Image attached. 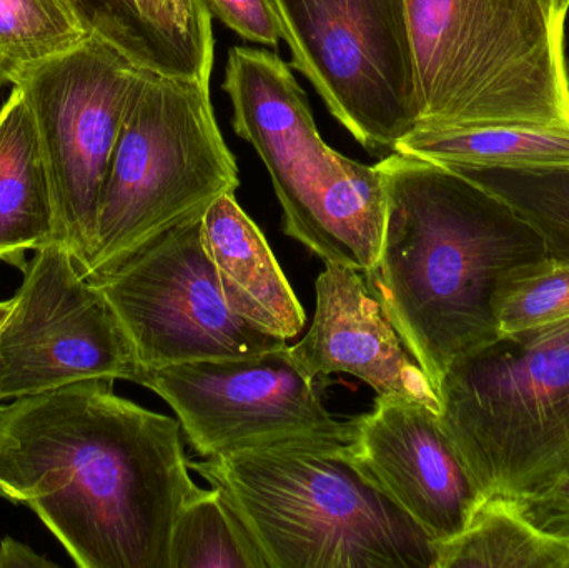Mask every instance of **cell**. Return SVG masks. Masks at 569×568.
<instances>
[{
  "label": "cell",
  "mask_w": 569,
  "mask_h": 568,
  "mask_svg": "<svg viewBox=\"0 0 569 568\" xmlns=\"http://www.w3.org/2000/svg\"><path fill=\"white\" fill-rule=\"evenodd\" d=\"M112 379L23 397L0 412V499L33 510L80 568H170L190 477L179 420Z\"/></svg>",
  "instance_id": "6da1fadb"
},
{
  "label": "cell",
  "mask_w": 569,
  "mask_h": 568,
  "mask_svg": "<svg viewBox=\"0 0 569 568\" xmlns=\"http://www.w3.org/2000/svg\"><path fill=\"white\" fill-rule=\"evenodd\" d=\"M385 227L365 282L430 379L500 336L510 283L550 262L537 230L463 173L391 150L380 162Z\"/></svg>",
  "instance_id": "7a4b0ae2"
},
{
  "label": "cell",
  "mask_w": 569,
  "mask_h": 568,
  "mask_svg": "<svg viewBox=\"0 0 569 568\" xmlns=\"http://www.w3.org/2000/svg\"><path fill=\"white\" fill-rule=\"evenodd\" d=\"M288 442L189 462L226 497L267 568H437L438 544L351 462Z\"/></svg>",
  "instance_id": "3957f363"
},
{
  "label": "cell",
  "mask_w": 569,
  "mask_h": 568,
  "mask_svg": "<svg viewBox=\"0 0 569 568\" xmlns=\"http://www.w3.org/2000/svg\"><path fill=\"white\" fill-rule=\"evenodd\" d=\"M561 0H407L425 129L569 126Z\"/></svg>",
  "instance_id": "277c9868"
},
{
  "label": "cell",
  "mask_w": 569,
  "mask_h": 568,
  "mask_svg": "<svg viewBox=\"0 0 569 568\" xmlns=\"http://www.w3.org/2000/svg\"><path fill=\"white\" fill-rule=\"evenodd\" d=\"M239 183L236 156L213 112L210 77L140 70L110 159L83 276H107L163 233L202 219Z\"/></svg>",
  "instance_id": "5b68a950"
},
{
  "label": "cell",
  "mask_w": 569,
  "mask_h": 568,
  "mask_svg": "<svg viewBox=\"0 0 569 568\" xmlns=\"http://www.w3.org/2000/svg\"><path fill=\"white\" fill-rule=\"evenodd\" d=\"M223 90L233 130L269 170L283 232L325 263L367 273L380 252L387 206L377 166L348 159L321 139L307 93L270 50L230 49Z\"/></svg>",
  "instance_id": "8992f818"
},
{
  "label": "cell",
  "mask_w": 569,
  "mask_h": 568,
  "mask_svg": "<svg viewBox=\"0 0 569 568\" xmlns=\"http://www.w3.org/2000/svg\"><path fill=\"white\" fill-rule=\"evenodd\" d=\"M437 396L441 426L487 497L537 496L569 472V319L471 350Z\"/></svg>",
  "instance_id": "52a82bcc"
},
{
  "label": "cell",
  "mask_w": 569,
  "mask_h": 568,
  "mask_svg": "<svg viewBox=\"0 0 569 568\" xmlns=\"http://www.w3.org/2000/svg\"><path fill=\"white\" fill-rule=\"evenodd\" d=\"M291 67L371 156L418 123L407 0H270Z\"/></svg>",
  "instance_id": "ba28073f"
},
{
  "label": "cell",
  "mask_w": 569,
  "mask_h": 568,
  "mask_svg": "<svg viewBox=\"0 0 569 568\" xmlns=\"http://www.w3.org/2000/svg\"><path fill=\"white\" fill-rule=\"evenodd\" d=\"M140 70L90 33L27 70L13 86L26 96L42 142L56 202V242L80 270L92 256L103 183Z\"/></svg>",
  "instance_id": "9c48e42d"
},
{
  "label": "cell",
  "mask_w": 569,
  "mask_h": 568,
  "mask_svg": "<svg viewBox=\"0 0 569 568\" xmlns=\"http://www.w3.org/2000/svg\"><path fill=\"white\" fill-rule=\"evenodd\" d=\"M90 280L116 310L142 372L288 346L230 309L203 242L202 219L163 233L112 272Z\"/></svg>",
  "instance_id": "30bf717a"
},
{
  "label": "cell",
  "mask_w": 569,
  "mask_h": 568,
  "mask_svg": "<svg viewBox=\"0 0 569 568\" xmlns=\"http://www.w3.org/2000/svg\"><path fill=\"white\" fill-rule=\"evenodd\" d=\"M323 382L295 362L288 346L147 370L137 380L172 407L203 459L273 444L350 442L351 420L328 412Z\"/></svg>",
  "instance_id": "8fae6325"
},
{
  "label": "cell",
  "mask_w": 569,
  "mask_h": 568,
  "mask_svg": "<svg viewBox=\"0 0 569 568\" xmlns=\"http://www.w3.org/2000/svg\"><path fill=\"white\" fill-rule=\"evenodd\" d=\"M136 349L102 290L53 242L33 252L0 323V400L92 379L140 377Z\"/></svg>",
  "instance_id": "7c38bea8"
},
{
  "label": "cell",
  "mask_w": 569,
  "mask_h": 568,
  "mask_svg": "<svg viewBox=\"0 0 569 568\" xmlns=\"http://www.w3.org/2000/svg\"><path fill=\"white\" fill-rule=\"evenodd\" d=\"M347 452L437 544L460 536L488 499L437 410L420 402L377 396L371 412L351 420Z\"/></svg>",
  "instance_id": "4fadbf2b"
},
{
  "label": "cell",
  "mask_w": 569,
  "mask_h": 568,
  "mask_svg": "<svg viewBox=\"0 0 569 568\" xmlns=\"http://www.w3.org/2000/svg\"><path fill=\"white\" fill-rule=\"evenodd\" d=\"M317 310L307 336L290 347L295 362L315 377L348 373L380 397L440 409L437 392L405 346L360 272L325 263L318 276Z\"/></svg>",
  "instance_id": "5bb4252c"
},
{
  "label": "cell",
  "mask_w": 569,
  "mask_h": 568,
  "mask_svg": "<svg viewBox=\"0 0 569 568\" xmlns=\"http://www.w3.org/2000/svg\"><path fill=\"white\" fill-rule=\"evenodd\" d=\"M90 33L133 66L170 77L212 76L216 37L206 0H70Z\"/></svg>",
  "instance_id": "9a60e30c"
},
{
  "label": "cell",
  "mask_w": 569,
  "mask_h": 568,
  "mask_svg": "<svg viewBox=\"0 0 569 568\" xmlns=\"http://www.w3.org/2000/svg\"><path fill=\"white\" fill-rule=\"evenodd\" d=\"M203 242L233 312L270 336L291 340L305 327V310L262 230L226 193L202 217Z\"/></svg>",
  "instance_id": "2e32d148"
},
{
  "label": "cell",
  "mask_w": 569,
  "mask_h": 568,
  "mask_svg": "<svg viewBox=\"0 0 569 568\" xmlns=\"http://www.w3.org/2000/svg\"><path fill=\"white\" fill-rule=\"evenodd\" d=\"M57 212L42 142L19 87L0 109V262L26 270L27 252L56 242Z\"/></svg>",
  "instance_id": "e0dca14e"
},
{
  "label": "cell",
  "mask_w": 569,
  "mask_h": 568,
  "mask_svg": "<svg viewBox=\"0 0 569 568\" xmlns=\"http://www.w3.org/2000/svg\"><path fill=\"white\" fill-rule=\"evenodd\" d=\"M393 150L445 167L568 166L569 126L415 127Z\"/></svg>",
  "instance_id": "ac0fdd59"
},
{
  "label": "cell",
  "mask_w": 569,
  "mask_h": 568,
  "mask_svg": "<svg viewBox=\"0 0 569 568\" xmlns=\"http://www.w3.org/2000/svg\"><path fill=\"white\" fill-rule=\"evenodd\" d=\"M437 568H569V542L488 497L460 536L438 544Z\"/></svg>",
  "instance_id": "d6986e66"
},
{
  "label": "cell",
  "mask_w": 569,
  "mask_h": 568,
  "mask_svg": "<svg viewBox=\"0 0 569 568\" xmlns=\"http://www.w3.org/2000/svg\"><path fill=\"white\" fill-rule=\"evenodd\" d=\"M450 169L507 202L537 230L551 262L569 266V163Z\"/></svg>",
  "instance_id": "ffe728a7"
},
{
  "label": "cell",
  "mask_w": 569,
  "mask_h": 568,
  "mask_svg": "<svg viewBox=\"0 0 569 568\" xmlns=\"http://www.w3.org/2000/svg\"><path fill=\"white\" fill-rule=\"evenodd\" d=\"M170 568H267L262 554L219 489H199L177 514Z\"/></svg>",
  "instance_id": "44dd1931"
},
{
  "label": "cell",
  "mask_w": 569,
  "mask_h": 568,
  "mask_svg": "<svg viewBox=\"0 0 569 568\" xmlns=\"http://www.w3.org/2000/svg\"><path fill=\"white\" fill-rule=\"evenodd\" d=\"M89 36L70 0H0V89Z\"/></svg>",
  "instance_id": "7402d4cb"
},
{
  "label": "cell",
  "mask_w": 569,
  "mask_h": 568,
  "mask_svg": "<svg viewBox=\"0 0 569 568\" xmlns=\"http://www.w3.org/2000/svg\"><path fill=\"white\" fill-rule=\"evenodd\" d=\"M569 319V266L548 262L515 280L498 302L500 333L520 332Z\"/></svg>",
  "instance_id": "603a6c76"
},
{
  "label": "cell",
  "mask_w": 569,
  "mask_h": 568,
  "mask_svg": "<svg viewBox=\"0 0 569 568\" xmlns=\"http://www.w3.org/2000/svg\"><path fill=\"white\" fill-rule=\"evenodd\" d=\"M212 16L250 42L277 49L282 29L270 0H206Z\"/></svg>",
  "instance_id": "cb8c5ba5"
},
{
  "label": "cell",
  "mask_w": 569,
  "mask_h": 568,
  "mask_svg": "<svg viewBox=\"0 0 569 568\" xmlns=\"http://www.w3.org/2000/svg\"><path fill=\"white\" fill-rule=\"evenodd\" d=\"M508 502L541 532L569 542V472L537 496Z\"/></svg>",
  "instance_id": "d4e9b609"
},
{
  "label": "cell",
  "mask_w": 569,
  "mask_h": 568,
  "mask_svg": "<svg viewBox=\"0 0 569 568\" xmlns=\"http://www.w3.org/2000/svg\"><path fill=\"white\" fill-rule=\"evenodd\" d=\"M57 564L33 552L27 544L6 539L0 542V568H56Z\"/></svg>",
  "instance_id": "484cf974"
},
{
  "label": "cell",
  "mask_w": 569,
  "mask_h": 568,
  "mask_svg": "<svg viewBox=\"0 0 569 568\" xmlns=\"http://www.w3.org/2000/svg\"><path fill=\"white\" fill-rule=\"evenodd\" d=\"M10 309H12V299L0 302V323L9 316Z\"/></svg>",
  "instance_id": "4316f807"
},
{
  "label": "cell",
  "mask_w": 569,
  "mask_h": 568,
  "mask_svg": "<svg viewBox=\"0 0 569 568\" xmlns=\"http://www.w3.org/2000/svg\"><path fill=\"white\" fill-rule=\"evenodd\" d=\"M561 2H563V6L567 7V9H569V0H561Z\"/></svg>",
  "instance_id": "83f0119b"
},
{
  "label": "cell",
  "mask_w": 569,
  "mask_h": 568,
  "mask_svg": "<svg viewBox=\"0 0 569 568\" xmlns=\"http://www.w3.org/2000/svg\"><path fill=\"white\" fill-rule=\"evenodd\" d=\"M0 402H2V400H0ZM0 412H2V406H0Z\"/></svg>",
  "instance_id": "f1b7e54d"
}]
</instances>
